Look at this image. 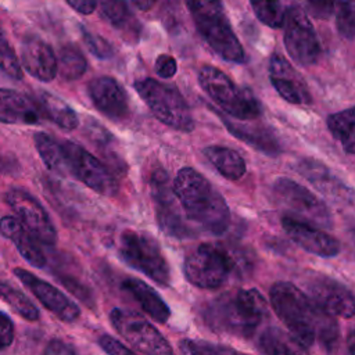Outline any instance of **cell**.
Returning a JSON list of instances; mask_svg holds the SVG:
<instances>
[{"label":"cell","instance_id":"6da1fadb","mask_svg":"<svg viewBox=\"0 0 355 355\" xmlns=\"http://www.w3.org/2000/svg\"><path fill=\"white\" fill-rule=\"evenodd\" d=\"M272 308L291 336L308 351L318 341L333 352L340 345V327L333 315L316 305L290 282H277L269 290Z\"/></svg>","mask_w":355,"mask_h":355},{"label":"cell","instance_id":"7a4b0ae2","mask_svg":"<svg viewBox=\"0 0 355 355\" xmlns=\"http://www.w3.org/2000/svg\"><path fill=\"white\" fill-rule=\"evenodd\" d=\"M172 187L187 220L211 234H222L229 229V207L204 175L184 166L178 171Z\"/></svg>","mask_w":355,"mask_h":355},{"label":"cell","instance_id":"3957f363","mask_svg":"<svg viewBox=\"0 0 355 355\" xmlns=\"http://www.w3.org/2000/svg\"><path fill=\"white\" fill-rule=\"evenodd\" d=\"M202 316L218 333L250 338L268 318V304L258 290L240 288L215 298L204 309Z\"/></svg>","mask_w":355,"mask_h":355},{"label":"cell","instance_id":"277c9868","mask_svg":"<svg viewBox=\"0 0 355 355\" xmlns=\"http://www.w3.org/2000/svg\"><path fill=\"white\" fill-rule=\"evenodd\" d=\"M198 33L225 61L244 64L245 51L237 39L222 0H186Z\"/></svg>","mask_w":355,"mask_h":355},{"label":"cell","instance_id":"5b68a950","mask_svg":"<svg viewBox=\"0 0 355 355\" xmlns=\"http://www.w3.org/2000/svg\"><path fill=\"white\" fill-rule=\"evenodd\" d=\"M198 83L225 114L237 121H254L262 114L261 103L255 94L250 89L236 85L214 65L200 68Z\"/></svg>","mask_w":355,"mask_h":355},{"label":"cell","instance_id":"8992f818","mask_svg":"<svg viewBox=\"0 0 355 355\" xmlns=\"http://www.w3.org/2000/svg\"><path fill=\"white\" fill-rule=\"evenodd\" d=\"M118 254L126 265L146 275L157 284L162 287L171 286L169 263L159 243L148 232L123 230L119 236Z\"/></svg>","mask_w":355,"mask_h":355},{"label":"cell","instance_id":"52a82bcc","mask_svg":"<svg viewBox=\"0 0 355 355\" xmlns=\"http://www.w3.org/2000/svg\"><path fill=\"white\" fill-rule=\"evenodd\" d=\"M133 87L159 122L186 133L194 129L190 107L173 85L144 78L136 80Z\"/></svg>","mask_w":355,"mask_h":355},{"label":"cell","instance_id":"ba28073f","mask_svg":"<svg viewBox=\"0 0 355 355\" xmlns=\"http://www.w3.org/2000/svg\"><path fill=\"white\" fill-rule=\"evenodd\" d=\"M183 273L193 286L214 290L223 286L237 270L229 245L204 243L186 255Z\"/></svg>","mask_w":355,"mask_h":355},{"label":"cell","instance_id":"9c48e42d","mask_svg":"<svg viewBox=\"0 0 355 355\" xmlns=\"http://www.w3.org/2000/svg\"><path fill=\"white\" fill-rule=\"evenodd\" d=\"M273 194L277 202L288 212V216L320 229L333 227V216L326 202L300 183L279 178L273 183Z\"/></svg>","mask_w":355,"mask_h":355},{"label":"cell","instance_id":"30bf717a","mask_svg":"<svg viewBox=\"0 0 355 355\" xmlns=\"http://www.w3.org/2000/svg\"><path fill=\"white\" fill-rule=\"evenodd\" d=\"M67 175L73 176L93 191L114 197L119 190V183L105 164L92 155L80 144L71 140L61 141Z\"/></svg>","mask_w":355,"mask_h":355},{"label":"cell","instance_id":"8fae6325","mask_svg":"<svg viewBox=\"0 0 355 355\" xmlns=\"http://www.w3.org/2000/svg\"><path fill=\"white\" fill-rule=\"evenodd\" d=\"M110 320L116 333L130 344L135 352L147 355H171L173 349L169 341L146 318L135 311L114 308Z\"/></svg>","mask_w":355,"mask_h":355},{"label":"cell","instance_id":"7c38bea8","mask_svg":"<svg viewBox=\"0 0 355 355\" xmlns=\"http://www.w3.org/2000/svg\"><path fill=\"white\" fill-rule=\"evenodd\" d=\"M150 193L154 201L155 218L161 230L175 239L191 237L193 229L187 225L180 204L176 198L168 173L158 168L150 178Z\"/></svg>","mask_w":355,"mask_h":355},{"label":"cell","instance_id":"4fadbf2b","mask_svg":"<svg viewBox=\"0 0 355 355\" xmlns=\"http://www.w3.org/2000/svg\"><path fill=\"white\" fill-rule=\"evenodd\" d=\"M284 46L291 57L301 67L316 64L322 54V47L315 28L305 11L298 6H291L284 17Z\"/></svg>","mask_w":355,"mask_h":355},{"label":"cell","instance_id":"5bb4252c","mask_svg":"<svg viewBox=\"0 0 355 355\" xmlns=\"http://www.w3.org/2000/svg\"><path fill=\"white\" fill-rule=\"evenodd\" d=\"M6 202L39 243L44 245H54L57 243V230L51 218L29 191L14 187L7 191Z\"/></svg>","mask_w":355,"mask_h":355},{"label":"cell","instance_id":"9a60e30c","mask_svg":"<svg viewBox=\"0 0 355 355\" xmlns=\"http://www.w3.org/2000/svg\"><path fill=\"white\" fill-rule=\"evenodd\" d=\"M12 272L19 279V282L28 287L29 291L62 322L71 323L80 316L79 306L53 284L39 279L36 275L22 268H15Z\"/></svg>","mask_w":355,"mask_h":355},{"label":"cell","instance_id":"2e32d148","mask_svg":"<svg viewBox=\"0 0 355 355\" xmlns=\"http://www.w3.org/2000/svg\"><path fill=\"white\" fill-rule=\"evenodd\" d=\"M269 80L280 97L287 103L297 105H308L312 103V96L304 78L288 60L279 53L270 55Z\"/></svg>","mask_w":355,"mask_h":355},{"label":"cell","instance_id":"e0dca14e","mask_svg":"<svg viewBox=\"0 0 355 355\" xmlns=\"http://www.w3.org/2000/svg\"><path fill=\"white\" fill-rule=\"evenodd\" d=\"M309 298L333 316L351 319L355 313L352 293L337 280L319 276L308 283Z\"/></svg>","mask_w":355,"mask_h":355},{"label":"cell","instance_id":"ac0fdd59","mask_svg":"<svg viewBox=\"0 0 355 355\" xmlns=\"http://www.w3.org/2000/svg\"><path fill=\"white\" fill-rule=\"evenodd\" d=\"M87 94L94 107L110 119L122 121L130 114L126 90L111 76L92 79L87 85Z\"/></svg>","mask_w":355,"mask_h":355},{"label":"cell","instance_id":"d6986e66","mask_svg":"<svg viewBox=\"0 0 355 355\" xmlns=\"http://www.w3.org/2000/svg\"><path fill=\"white\" fill-rule=\"evenodd\" d=\"M282 226L295 244L313 255L331 258L341 250L340 241L336 237L311 223L286 215L282 218Z\"/></svg>","mask_w":355,"mask_h":355},{"label":"cell","instance_id":"ffe728a7","mask_svg":"<svg viewBox=\"0 0 355 355\" xmlns=\"http://www.w3.org/2000/svg\"><path fill=\"white\" fill-rule=\"evenodd\" d=\"M295 171L304 176L323 196L352 205L354 191L341 179H338L324 164L313 158H304L297 162Z\"/></svg>","mask_w":355,"mask_h":355},{"label":"cell","instance_id":"44dd1931","mask_svg":"<svg viewBox=\"0 0 355 355\" xmlns=\"http://www.w3.org/2000/svg\"><path fill=\"white\" fill-rule=\"evenodd\" d=\"M21 64L40 82H51L57 75V57L49 43L37 36H26L21 44Z\"/></svg>","mask_w":355,"mask_h":355},{"label":"cell","instance_id":"7402d4cb","mask_svg":"<svg viewBox=\"0 0 355 355\" xmlns=\"http://www.w3.org/2000/svg\"><path fill=\"white\" fill-rule=\"evenodd\" d=\"M44 119L35 97L14 89L0 87V122L10 125H37Z\"/></svg>","mask_w":355,"mask_h":355},{"label":"cell","instance_id":"603a6c76","mask_svg":"<svg viewBox=\"0 0 355 355\" xmlns=\"http://www.w3.org/2000/svg\"><path fill=\"white\" fill-rule=\"evenodd\" d=\"M0 234L11 240L22 258L35 268H44L47 258L35 236L21 223L17 216H3L0 219Z\"/></svg>","mask_w":355,"mask_h":355},{"label":"cell","instance_id":"cb8c5ba5","mask_svg":"<svg viewBox=\"0 0 355 355\" xmlns=\"http://www.w3.org/2000/svg\"><path fill=\"white\" fill-rule=\"evenodd\" d=\"M220 118L225 122V126L229 129V132L239 140L247 143L248 146L269 155H277L282 151V144L277 136L268 126L258 123L233 122L227 116Z\"/></svg>","mask_w":355,"mask_h":355},{"label":"cell","instance_id":"d4e9b609","mask_svg":"<svg viewBox=\"0 0 355 355\" xmlns=\"http://www.w3.org/2000/svg\"><path fill=\"white\" fill-rule=\"evenodd\" d=\"M121 286L122 290L126 291L154 320H157L158 323H165L169 319V306L162 300V297L146 282L136 277H128L122 282Z\"/></svg>","mask_w":355,"mask_h":355},{"label":"cell","instance_id":"484cf974","mask_svg":"<svg viewBox=\"0 0 355 355\" xmlns=\"http://www.w3.org/2000/svg\"><path fill=\"white\" fill-rule=\"evenodd\" d=\"M100 7L105 18L122 32L125 40L136 43L140 37V24L132 10L129 8L126 0H98Z\"/></svg>","mask_w":355,"mask_h":355},{"label":"cell","instance_id":"4316f807","mask_svg":"<svg viewBox=\"0 0 355 355\" xmlns=\"http://www.w3.org/2000/svg\"><path fill=\"white\" fill-rule=\"evenodd\" d=\"M257 349L268 355H300L308 354V349L302 347L290 331H284L279 327H266L257 340Z\"/></svg>","mask_w":355,"mask_h":355},{"label":"cell","instance_id":"83f0119b","mask_svg":"<svg viewBox=\"0 0 355 355\" xmlns=\"http://www.w3.org/2000/svg\"><path fill=\"white\" fill-rule=\"evenodd\" d=\"M35 98L40 105L44 119L51 121L64 130H73L78 128L79 119L76 112L62 98L49 92H39Z\"/></svg>","mask_w":355,"mask_h":355},{"label":"cell","instance_id":"f1b7e54d","mask_svg":"<svg viewBox=\"0 0 355 355\" xmlns=\"http://www.w3.org/2000/svg\"><path fill=\"white\" fill-rule=\"evenodd\" d=\"M207 159L227 180H239L247 172L244 158L233 148L223 146H208L202 150Z\"/></svg>","mask_w":355,"mask_h":355},{"label":"cell","instance_id":"f546056e","mask_svg":"<svg viewBox=\"0 0 355 355\" xmlns=\"http://www.w3.org/2000/svg\"><path fill=\"white\" fill-rule=\"evenodd\" d=\"M330 133L341 143L348 155L355 154V110L349 107L336 114H330L326 119Z\"/></svg>","mask_w":355,"mask_h":355},{"label":"cell","instance_id":"4dcf8cb0","mask_svg":"<svg viewBox=\"0 0 355 355\" xmlns=\"http://www.w3.org/2000/svg\"><path fill=\"white\" fill-rule=\"evenodd\" d=\"M33 141L44 165L50 171L58 175L67 176V166H65V158H64L61 141L55 140L53 136L44 132L35 133Z\"/></svg>","mask_w":355,"mask_h":355},{"label":"cell","instance_id":"1f68e13d","mask_svg":"<svg viewBox=\"0 0 355 355\" xmlns=\"http://www.w3.org/2000/svg\"><path fill=\"white\" fill-rule=\"evenodd\" d=\"M87 61L83 53L75 44H65L61 47L57 60V72L64 80H76L85 75Z\"/></svg>","mask_w":355,"mask_h":355},{"label":"cell","instance_id":"d6a6232c","mask_svg":"<svg viewBox=\"0 0 355 355\" xmlns=\"http://www.w3.org/2000/svg\"><path fill=\"white\" fill-rule=\"evenodd\" d=\"M0 298L25 320L36 322L40 318L36 305L21 290L3 280H0Z\"/></svg>","mask_w":355,"mask_h":355},{"label":"cell","instance_id":"836d02e7","mask_svg":"<svg viewBox=\"0 0 355 355\" xmlns=\"http://www.w3.org/2000/svg\"><path fill=\"white\" fill-rule=\"evenodd\" d=\"M257 18L272 29L282 28L284 24V8L280 0H250Z\"/></svg>","mask_w":355,"mask_h":355},{"label":"cell","instance_id":"e575fe53","mask_svg":"<svg viewBox=\"0 0 355 355\" xmlns=\"http://www.w3.org/2000/svg\"><path fill=\"white\" fill-rule=\"evenodd\" d=\"M0 71L15 80H21L24 76L22 65L17 57V53L8 42L4 31L0 28Z\"/></svg>","mask_w":355,"mask_h":355},{"label":"cell","instance_id":"d590c367","mask_svg":"<svg viewBox=\"0 0 355 355\" xmlns=\"http://www.w3.org/2000/svg\"><path fill=\"white\" fill-rule=\"evenodd\" d=\"M336 6V24L338 33L352 40L355 35V0H337Z\"/></svg>","mask_w":355,"mask_h":355},{"label":"cell","instance_id":"8d00e7d4","mask_svg":"<svg viewBox=\"0 0 355 355\" xmlns=\"http://www.w3.org/2000/svg\"><path fill=\"white\" fill-rule=\"evenodd\" d=\"M179 351L182 354H189V355H214V354L222 355V354L237 352V349L227 345H222V344H216L205 340H193V338L180 340Z\"/></svg>","mask_w":355,"mask_h":355},{"label":"cell","instance_id":"74e56055","mask_svg":"<svg viewBox=\"0 0 355 355\" xmlns=\"http://www.w3.org/2000/svg\"><path fill=\"white\" fill-rule=\"evenodd\" d=\"M82 37H83V42L87 46L89 51L94 57L101 58V60H108L112 57L114 49L103 36H98V35L92 33L90 31H86L85 28H82Z\"/></svg>","mask_w":355,"mask_h":355},{"label":"cell","instance_id":"f35d334b","mask_svg":"<svg viewBox=\"0 0 355 355\" xmlns=\"http://www.w3.org/2000/svg\"><path fill=\"white\" fill-rule=\"evenodd\" d=\"M100 348L111 355H130L135 354V351L129 347H126L125 344H122L119 340L114 338L110 334H101L97 340Z\"/></svg>","mask_w":355,"mask_h":355},{"label":"cell","instance_id":"ab89813d","mask_svg":"<svg viewBox=\"0 0 355 355\" xmlns=\"http://www.w3.org/2000/svg\"><path fill=\"white\" fill-rule=\"evenodd\" d=\"M58 280L76 297H79L86 305H89L93 301V297L89 291V288L82 284L79 280L71 277V276H64V275H58Z\"/></svg>","mask_w":355,"mask_h":355},{"label":"cell","instance_id":"60d3db41","mask_svg":"<svg viewBox=\"0 0 355 355\" xmlns=\"http://www.w3.org/2000/svg\"><path fill=\"white\" fill-rule=\"evenodd\" d=\"M154 69H155V73L159 78L168 79V78L175 76V73L178 71V64H176V60L172 55H169V54H159L155 58Z\"/></svg>","mask_w":355,"mask_h":355},{"label":"cell","instance_id":"b9f144b4","mask_svg":"<svg viewBox=\"0 0 355 355\" xmlns=\"http://www.w3.org/2000/svg\"><path fill=\"white\" fill-rule=\"evenodd\" d=\"M306 8L315 18L329 19L334 10L336 0H305Z\"/></svg>","mask_w":355,"mask_h":355},{"label":"cell","instance_id":"7bdbcfd3","mask_svg":"<svg viewBox=\"0 0 355 355\" xmlns=\"http://www.w3.org/2000/svg\"><path fill=\"white\" fill-rule=\"evenodd\" d=\"M14 341V323L6 313L0 312V352L7 349Z\"/></svg>","mask_w":355,"mask_h":355},{"label":"cell","instance_id":"ee69618b","mask_svg":"<svg viewBox=\"0 0 355 355\" xmlns=\"http://www.w3.org/2000/svg\"><path fill=\"white\" fill-rule=\"evenodd\" d=\"M43 352H44L46 355H73V354H76L78 351H76V348H75L73 345L67 344V343L62 341V340L54 338V340H51V341L46 345V348H44Z\"/></svg>","mask_w":355,"mask_h":355},{"label":"cell","instance_id":"f6af8a7d","mask_svg":"<svg viewBox=\"0 0 355 355\" xmlns=\"http://www.w3.org/2000/svg\"><path fill=\"white\" fill-rule=\"evenodd\" d=\"M76 12L89 15L97 7V0H65Z\"/></svg>","mask_w":355,"mask_h":355},{"label":"cell","instance_id":"bcb514c9","mask_svg":"<svg viewBox=\"0 0 355 355\" xmlns=\"http://www.w3.org/2000/svg\"><path fill=\"white\" fill-rule=\"evenodd\" d=\"M17 169V161L11 155H6L0 151V172H14Z\"/></svg>","mask_w":355,"mask_h":355},{"label":"cell","instance_id":"7dc6e473","mask_svg":"<svg viewBox=\"0 0 355 355\" xmlns=\"http://www.w3.org/2000/svg\"><path fill=\"white\" fill-rule=\"evenodd\" d=\"M132 3L141 11H147L153 8V6L157 3V0H132Z\"/></svg>","mask_w":355,"mask_h":355},{"label":"cell","instance_id":"c3c4849f","mask_svg":"<svg viewBox=\"0 0 355 355\" xmlns=\"http://www.w3.org/2000/svg\"><path fill=\"white\" fill-rule=\"evenodd\" d=\"M348 349L349 354H354V330H349L348 333Z\"/></svg>","mask_w":355,"mask_h":355}]
</instances>
